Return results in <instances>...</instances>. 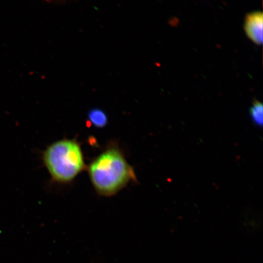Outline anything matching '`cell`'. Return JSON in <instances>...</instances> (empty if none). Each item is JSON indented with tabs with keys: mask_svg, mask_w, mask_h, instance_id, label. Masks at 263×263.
I'll use <instances>...</instances> for the list:
<instances>
[{
	"mask_svg": "<svg viewBox=\"0 0 263 263\" xmlns=\"http://www.w3.org/2000/svg\"><path fill=\"white\" fill-rule=\"evenodd\" d=\"M88 174L95 189L103 196L114 195L136 179L133 169L116 147L105 151L95 160L88 167Z\"/></svg>",
	"mask_w": 263,
	"mask_h": 263,
	"instance_id": "1",
	"label": "cell"
},
{
	"mask_svg": "<svg viewBox=\"0 0 263 263\" xmlns=\"http://www.w3.org/2000/svg\"><path fill=\"white\" fill-rule=\"evenodd\" d=\"M44 160L52 178L57 182H70L85 168L83 154L77 141H57L45 151Z\"/></svg>",
	"mask_w": 263,
	"mask_h": 263,
	"instance_id": "2",
	"label": "cell"
},
{
	"mask_svg": "<svg viewBox=\"0 0 263 263\" xmlns=\"http://www.w3.org/2000/svg\"><path fill=\"white\" fill-rule=\"evenodd\" d=\"M262 13L255 12L247 16L245 22V31L250 39L256 44L260 45L262 42Z\"/></svg>",
	"mask_w": 263,
	"mask_h": 263,
	"instance_id": "3",
	"label": "cell"
},
{
	"mask_svg": "<svg viewBox=\"0 0 263 263\" xmlns=\"http://www.w3.org/2000/svg\"><path fill=\"white\" fill-rule=\"evenodd\" d=\"M88 119L93 126L97 127H103L107 123V117L106 114L100 109L91 110L88 114Z\"/></svg>",
	"mask_w": 263,
	"mask_h": 263,
	"instance_id": "4",
	"label": "cell"
},
{
	"mask_svg": "<svg viewBox=\"0 0 263 263\" xmlns=\"http://www.w3.org/2000/svg\"><path fill=\"white\" fill-rule=\"evenodd\" d=\"M262 105L258 101H256L251 108V116L254 123L259 126L262 125Z\"/></svg>",
	"mask_w": 263,
	"mask_h": 263,
	"instance_id": "5",
	"label": "cell"
},
{
	"mask_svg": "<svg viewBox=\"0 0 263 263\" xmlns=\"http://www.w3.org/2000/svg\"><path fill=\"white\" fill-rule=\"evenodd\" d=\"M48 1H57V2H59V1H62V0H48Z\"/></svg>",
	"mask_w": 263,
	"mask_h": 263,
	"instance_id": "6",
	"label": "cell"
}]
</instances>
